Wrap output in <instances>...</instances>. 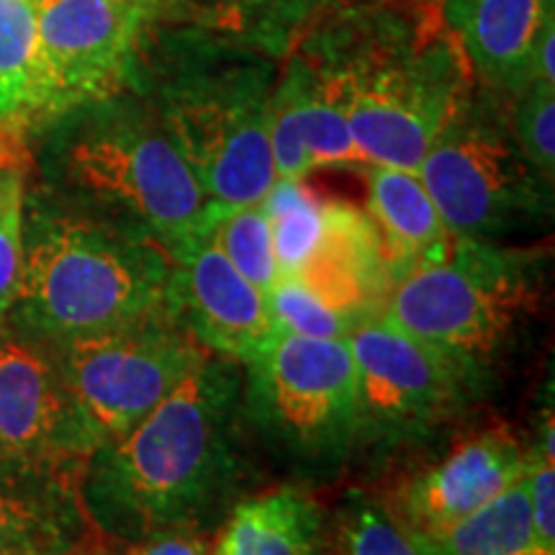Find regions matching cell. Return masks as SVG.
Instances as JSON below:
<instances>
[{
  "instance_id": "15",
  "label": "cell",
  "mask_w": 555,
  "mask_h": 555,
  "mask_svg": "<svg viewBox=\"0 0 555 555\" xmlns=\"http://www.w3.org/2000/svg\"><path fill=\"white\" fill-rule=\"evenodd\" d=\"M525 470L522 440L509 427H491L455 442L440 461L416 470L388 502L416 532L437 535L522 481Z\"/></svg>"
},
{
  "instance_id": "32",
  "label": "cell",
  "mask_w": 555,
  "mask_h": 555,
  "mask_svg": "<svg viewBox=\"0 0 555 555\" xmlns=\"http://www.w3.org/2000/svg\"><path fill=\"white\" fill-rule=\"evenodd\" d=\"M332 5H371V3H406V0H322Z\"/></svg>"
},
{
  "instance_id": "20",
  "label": "cell",
  "mask_w": 555,
  "mask_h": 555,
  "mask_svg": "<svg viewBox=\"0 0 555 555\" xmlns=\"http://www.w3.org/2000/svg\"><path fill=\"white\" fill-rule=\"evenodd\" d=\"M62 119L57 88L39 39L34 0H0V124L26 131Z\"/></svg>"
},
{
  "instance_id": "28",
  "label": "cell",
  "mask_w": 555,
  "mask_h": 555,
  "mask_svg": "<svg viewBox=\"0 0 555 555\" xmlns=\"http://www.w3.org/2000/svg\"><path fill=\"white\" fill-rule=\"evenodd\" d=\"M26 163L0 165V322L11 317L24 278Z\"/></svg>"
},
{
  "instance_id": "30",
  "label": "cell",
  "mask_w": 555,
  "mask_h": 555,
  "mask_svg": "<svg viewBox=\"0 0 555 555\" xmlns=\"http://www.w3.org/2000/svg\"><path fill=\"white\" fill-rule=\"evenodd\" d=\"M124 555H214V543L198 527H168L129 543Z\"/></svg>"
},
{
  "instance_id": "31",
  "label": "cell",
  "mask_w": 555,
  "mask_h": 555,
  "mask_svg": "<svg viewBox=\"0 0 555 555\" xmlns=\"http://www.w3.org/2000/svg\"><path fill=\"white\" fill-rule=\"evenodd\" d=\"M9 163H26V150H24V137L16 131L5 129L0 124V165Z\"/></svg>"
},
{
  "instance_id": "21",
  "label": "cell",
  "mask_w": 555,
  "mask_h": 555,
  "mask_svg": "<svg viewBox=\"0 0 555 555\" xmlns=\"http://www.w3.org/2000/svg\"><path fill=\"white\" fill-rule=\"evenodd\" d=\"M322 517L307 491L270 489L234 506L214 540V555H317Z\"/></svg>"
},
{
  "instance_id": "10",
  "label": "cell",
  "mask_w": 555,
  "mask_h": 555,
  "mask_svg": "<svg viewBox=\"0 0 555 555\" xmlns=\"http://www.w3.org/2000/svg\"><path fill=\"white\" fill-rule=\"evenodd\" d=\"M356 365L358 440L397 442L461 412L478 376L380 314L347 335Z\"/></svg>"
},
{
  "instance_id": "17",
  "label": "cell",
  "mask_w": 555,
  "mask_h": 555,
  "mask_svg": "<svg viewBox=\"0 0 555 555\" xmlns=\"http://www.w3.org/2000/svg\"><path fill=\"white\" fill-rule=\"evenodd\" d=\"M478 88L509 101L532 82V54L555 0H437Z\"/></svg>"
},
{
  "instance_id": "19",
  "label": "cell",
  "mask_w": 555,
  "mask_h": 555,
  "mask_svg": "<svg viewBox=\"0 0 555 555\" xmlns=\"http://www.w3.org/2000/svg\"><path fill=\"white\" fill-rule=\"evenodd\" d=\"M367 180V217L378 229L391 286L409 270L442 260L453 245L435 201L412 170L363 165Z\"/></svg>"
},
{
  "instance_id": "11",
  "label": "cell",
  "mask_w": 555,
  "mask_h": 555,
  "mask_svg": "<svg viewBox=\"0 0 555 555\" xmlns=\"http://www.w3.org/2000/svg\"><path fill=\"white\" fill-rule=\"evenodd\" d=\"M62 116L134 86L142 41L159 9L134 0H34Z\"/></svg>"
},
{
  "instance_id": "4",
  "label": "cell",
  "mask_w": 555,
  "mask_h": 555,
  "mask_svg": "<svg viewBox=\"0 0 555 555\" xmlns=\"http://www.w3.org/2000/svg\"><path fill=\"white\" fill-rule=\"evenodd\" d=\"M170 275V255L147 234L39 208L24 229V278L11 314L50 347L106 335L168 309Z\"/></svg>"
},
{
  "instance_id": "2",
  "label": "cell",
  "mask_w": 555,
  "mask_h": 555,
  "mask_svg": "<svg viewBox=\"0 0 555 555\" xmlns=\"http://www.w3.org/2000/svg\"><path fill=\"white\" fill-rule=\"evenodd\" d=\"M237 363L208 356L168 399L82 466L90 522L134 543L168 527H198L237 474Z\"/></svg>"
},
{
  "instance_id": "26",
  "label": "cell",
  "mask_w": 555,
  "mask_h": 555,
  "mask_svg": "<svg viewBox=\"0 0 555 555\" xmlns=\"http://www.w3.org/2000/svg\"><path fill=\"white\" fill-rule=\"evenodd\" d=\"M198 237L217 247L262 294L275 283L278 266L273 255V240H270V224L260 201L258 204L234 208H219L208 204L206 217L201 221Z\"/></svg>"
},
{
  "instance_id": "25",
  "label": "cell",
  "mask_w": 555,
  "mask_h": 555,
  "mask_svg": "<svg viewBox=\"0 0 555 555\" xmlns=\"http://www.w3.org/2000/svg\"><path fill=\"white\" fill-rule=\"evenodd\" d=\"M270 224L278 275H298L319 245L324 229V198L307 178H275L260 201Z\"/></svg>"
},
{
  "instance_id": "3",
  "label": "cell",
  "mask_w": 555,
  "mask_h": 555,
  "mask_svg": "<svg viewBox=\"0 0 555 555\" xmlns=\"http://www.w3.org/2000/svg\"><path fill=\"white\" fill-rule=\"evenodd\" d=\"M281 62L196 24L147 31L134 86L155 106L208 204H258L275 183L268 101Z\"/></svg>"
},
{
  "instance_id": "23",
  "label": "cell",
  "mask_w": 555,
  "mask_h": 555,
  "mask_svg": "<svg viewBox=\"0 0 555 555\" xmlns=\"http://www.w3.org/2000/svg\"><path fill=\"white\" fill-rule=\"evenodd\" d=\"M322 0H198V21L208 31L283 62L311 29Z\"/></svg>"
},
{
  "instance_id": "27",
  "label": "cell",
  "mask_w": 555,
  "mask_h": 555,
  "mask_svg": "<svg viewBox=\"0 0 555 555\" xmlns=\"http://www.w3.org/2000/svg\"><path fill=\"white\" fill-rule=\"evenodd\" d=\"M270 324L275 332L319 339H345L356 327V319L332 309L307 283L294 275H278L266 294Z\"/></svg>"
},
{
  "instance_id": "8",
  "label": "cell",
  "mask_w": 555,
  "mask_h": 555,
  "mask_svg": "<svg viewBox=\"0 0 555 555\" xmlns=\"http://www.w3.org/2000/svg\"><path fill=\"white\" fill-rule=\"evenodd\" d=\"M52 350L99 446L127 435L211 356L170 309Z\"/></svg>"
},
{
  "instance_id": "1",
  "label": "cell",
  "mask_w": 555,
  "mask_h": 555,
  "mask_svg": "<svg viewBox=\"0 0 555 555\" xmlns=\"http://www.w3.org/2000/svg\"><path fill=\"white\" fill-rule=\"evenodd\" d=\"M304 41L343 82L347 124L365 165L420 170L476 90L437 0L335 5Z\"/></svg>"
},
{
  "instance_id": "34",
  "label": "cell",
  "mask_w": 555,
  "mask_h": 555,
  "mask_svg": "<svg viewBox=\"0 0 555 555\" xmlns=\"http://www.w3.org/2000/svg\"><path fill=\"white\" fill-rule=\"evenodd\" d=\"M73 555H101V553H93V551H82V553H73Z\"/></svg>"
},
{
  "instance_id": "9",
  "label": "cell",
  "mask_w": 555,
  "mask_h": 555,
  "mask_svg": "<svg viewBox=\"0 0 555 555\" xmlns=\"http://www.w3.org/2000/svg\"><path fill=\"white\" fill-rule=\"evenodd\" d=\"M247 409L298 455H339L358 440L356 365L345 339L275 332L245 363Z\"/></svg>"
},
{
  "instance_id": "13",
  "label": "cell",
  "mask_w": 555,
  "mask_h": 555,
  "mask_svg": "<svg viewBox=\"0 0 555 555\" xmlns=\"http://www.w3.org/2000/svg\"><path fill=\"white\" fill-rule=\"evenodd\" d=\"M268 139L278 178L365 165L347 124L343 82L304 39L278 65L268 101Z\"/></svg>"
},
{
  "instance_id": "18",
  "label": "cell",
  "mask_w": 555,
  "mask_h": 555,
  "mask_svg": "<svg viewBox=\"0 0 555 555\" xmlns=\"http://www.w3.org/2000/svg\"><path fill=\"white\" fill-rule=\"evenodd\" d=\"M294 278L356 322L378 314L391 288V278L378 229L365 208L350 201H324L322 237L307 266Z\"/></svg>"
},
{
  "instance_id": "6",
  "label": "cell",
  "mask_w": 555,
  "mask_h": 555,
  "mask_svg": "<svg viewBox=\"0 0 555 555\" xmlns=\"http://www.w3.org/2000/svg\"><path fill=\"white\" fill-rule=\"evenodd\" d=\"M532 298L535 278L525 255L453 234L446 258L409 270L388 288L380 314L481 376Z\"/></svg>"
},
{
  "instance_id": "5",
  "label": "cell",
  "mask_w": 555,
  "mask_h": 555,
  "mask_svg": "<svg viewBox=\"0 0 555 555\" xmlns=\"http://www.w3.org/2000/svg\"><path fill=\"white\" fill-rule=\"evenodd\" d=\"M60 150V176L99 217L147 234L176 255L198 237L208 198L144 95L86 103Z\"/></svg>"
},
{
  "instance_id": "29",
  "label": "cell",
  "mask_w": 555,
  "mask_h": 555,
  "mask_svg": "<svg viewBox=\"0 0 555 555\" xmlns=\"http://www.w3.org/2000/svg\"><path fill=\"white\" fill-rule=\"evenodd\" d=\"M506 124L522 155L553 183L555 176V82L532 80L509 99Z\"/></svg>"
},
{
  "instance_id": "14",
  "label": "cell",
  "mask_w": 555,
  "mask_h": 555,
  "mask_svg": "<svg viewBox=\"0 0 555 555\" xmlns=\"http://www.w3.org/2000/svg\"><path fill=\"white\" fill-rule=\"evenodd\" d=\"M170 314L211 356L245 365L275 335L266 296L217 247L191 240L172 255Z\"/></svg>"
},
{
  "instance_id": "16",
  "label": "cell",
  "mask_w": 555,
  "mask_h": 555,
  "mask_svg": "<svg viewBox=\"0 0 555 555\" xmlns=\"http://www.w3.org/2000/svg\"><path fill=\"white\" fill-rule=\"evenodd\" d=\"M86 461L0 457V555L88 551L90 522L80 496Z\"/></svg>"
},
{
  "instance_id": "22",
  "label": "cell",
  "mask_w": 555,
  "mask_h": 555,
  "mask_svg": "<svg viewBox=\"0 0 555 555\" xmlns=\"http://www.w3.org/2000/svg\"><path fill=\"white\" fill-rule=\"evenodd\" d=\"M317 555H437L433 540L406 525L388 499L350 489L322 517Z\"/></svg>"
},
{
  "instance_id": "7",
  "label": "cell",
  "mask_w": 555,
  "mask_h": 555,
  "mask_svg": "<svg viewBox=\"0 0 555 555\" xmlns=\"http://www.w3.org/2000/svg\"><path fill=\"white\" fill-rule=\"evenodd\" d=\"M416 176L457 237L494 242L545 224L553 214V183L517 147L504 99L478 86Z\"/></svg>"
},
{
  "instance_id": "12",
  "label": "cell",
  "mask_w": 555,
  "mask_h": 555,
  "mask_svg": "<svg viewBox=\"0 0 555 555\" xmlns=\"http://www.w3.org/2000/svg\"><path fill=\"white\" fill-rule=\"evenodd\" d=\"M95 448L52 347L0 322V457L88 461Z\"/></svg>"
},
{
  "instance_id": "24",
  "label": "cell",
  "mask_w": 555,
  "mask_h": 555,
  "mask_svg": "<svg viewBox=\"0 0 555 555\" xmlns=\"http://www.w3.org/2000/svg\"><path fill=\"white\" fill-rule=\"evenodd\" d=\"M427 538L437 555H555L538 543L532 530L525 478L468 517Z\"/></svg>"
},
{
  "instance_id": "33",
  "label": "cell",
  "mask_w": 555,
  "mask_h": 555,
  "mask_svg": "<svg viewBox=\"0 0 555 555\" xmlns=\"http://www.w3.org/2000/svg\"><path fill=\"white\" fill-rule=\"evenodd\" d=\"M134 3H144V5H155V9H163L165 0H134Z\"/></svg>"
}]
</instances>
